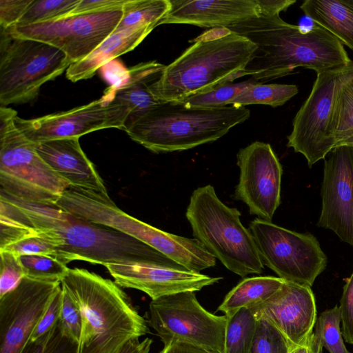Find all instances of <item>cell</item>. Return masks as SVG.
<instances>
[{
  "label": "cell",
  "mask_w": 353,
  "mask_h": 353,
  "mask_svg": "<svg viewBox=\"0 0 353 353\" xmlns=\"http://www.w3.org/2000/svg\"><path fill=\"white\" fill-rule=\"evenodd\" d=\"M41 159L70 186L109 196L105 183L94 164L83 151L79 138L34 143Z\"/></svg>",
  "instance_id": "obj_20"
},
{
  "label": "cell",
  "mask_w": 353,
  "mask_h": 353,
  "mask_svg": "<svg viewBox=\"0 0 353 353\" xmlns=\"http://www.w3.org/2000/svg\"><path fill=\"white\" fill-rule=\"evenodd\" d=\"M284 281L272 276L245 278L226 294L218 310L230 318L241 308H249L270 298Z\"/></svg>",
  "instance_id": "obj_24"
},
{
  "label": "cell",
  "mask_w": 353,
  "mask_h": 353,
  "mask_svg": "<svg viewBox=\"0 0 353 353\" xmlns=\"http://www.w3.org/2000/svg\"><path fill=\"white\" fill-rule=\"evenodd\" d=\"M241 215L238 209L221 201L210 184L193 191L185 212L194 239L228 270L244 278L261 274L264 265Z\"/></svg>",
  "instance_id": "obj_6"
},
{
  "label": "cell",
  "mask_w": 353,
  "mask_h": 353,
  "mask_svg": "<svg viewBox=\"0 0 353 353\" xmlns=\"http://www.w3.org/2000/svg\"><path fill=\"white\" fill-rule=\"evenodd\" d=\"M170 0H128L116 30L158 26L170 10Z\"/></svg>",
  "instance_id": "obj_25"
},
{
  "label": "cell",
  "mask_w": 353,
  "mask_h": 353,
  "mask_svg": "<svg viewBox=\"0 0 353 353\" xmlns=\"http://www.w3.org/2000/svg\"><path fill=\"white\" fill-rule=\"evenodd\" d=\"M263 265L285 281L312 287L325 269L327 256L317 239L259 218L249 225Z\"/></svg>",
  "instance_id": "obj_11"
},
{
  "label": "cell",
  "mask_w": 353,
  "mask_h": 353,
  "mask_svg": "<svg viewBox=\"0 0 353 353\" xmlns=\"http://www.w3.org/2000/svg\"><path fill=\"white\" fill-rule=\"evenodd\" d=\"M149 310L150 325L164 345L172 341H183L214 353H225L228 318L204 309L194 292H182L152 300Z\"/></svg>",
  "instance_id": "obj_10"
},
{
  "label": "cell",
  "mask_w": 353,
  "mask_h": 353,
  "mask_svg": "<svg viewBox=\"0 0 353 353\" xmlns=\"http://www.w3.org/2000/svg\"><path fill=\"white\" fill-rule=\"evenodd\" d=\"M22 353H77V344L63 334L58 321L46 334L30 341Z\"/></svg>",
  "instance_id": "obj_34"
},
{
  "label": "cell",
  "mask_w": 353,
  "mask_h": 353,
  "mask_svg": "<svg viewBox=\"0 0 353 353\" xmlns=\"http://www.w3.org/2000/svg\"><path fill=\"white\" fill-rule=\"evenodd\" d=\"M257 81L250 79L239 83H225L185 99L181 102L188 108H216L230 105L243 90Z\"/></svg>",
  "instance_id": "obj_28"
},
{
  "label": "cell",
  "mask_w": 353,
  "mask_h": 353,
  "mask_svg": "<svg viewBox=\"0 0 353 353\" xmlns=\"http://www.w3.org/2000/svg\"><path fill=\"white\" fill-rule=\"evenodd\" d=\"M165 66L157 61L140 63L128 69V79L121 86L112 87L114 97L126 105L130 112L128 119L163 103L154 95L152 84L159 79Z\"/></svg>",
  "instance_id": "obj_22"
},
{
  "label": "cell",
  "mask_w": 353,
  "mask_h": 353,
  "mask_svg": "<svg viewBox=\"0 0 353 353\" xmlns=\"http://www.w3.org/2000/svg\"><path fill=\"white\" fill-rule=\"evenodd\" d=\"M61 285L25 276L0 298V353H22Z\"/></svg>",
  "instance_id": "obj_15"
},
{
  "label": "cell",
  "mask_w": 353,
  "mask_h": 353,
  "mask_svg": "<svg viewBox=\"0 0 353 353\" xmlns=\"http://www.w3.org/2000/svg\"><path fill=\"white\" fill-rule=\"evenodd\" d=\"M343 145H353V136L340 141L339 143H338L336 144V146Z\"/></svg>",
  "instance_id": "obj_47"
},
{
  "label": "cell",
  "mask_w": 353,
  "mask_h": 353,
  "mask_svg": "<svg viewBox=\"0 0 353 353\" xmlns=\"http://www.w3.org/2000/svg\"><path fill=\"white\" fill-rule=\"evenodd\" d=\"M104 79L108 81L110 86L117 88L128 79L129 70L117 59L107 63L101 68Z\"/></svg>",
  "instance_id": "obj_41"
},
{
  "label": "cell",
  "mask_w": 353,
  "mask_h": 353,
  "mask_svg": "<svg viewBox=\"0 0 353 353\" xmlns=\"http://www.w3.org/2000/svg\"><path fill=\"white\" fill-rule=\"evenodd\" d=\"M61 284L82 316L77 353H119L128 341L148 333L144 318L114 281L69 268Z\"/></svg>",
  "instance_id": "obj_3"
},
{
  "label": "cell",
  "mask_w": 353,
  "mask_h": 353,
  "mask_svg": "<svg viewBox=\"0 0 353 353\" xmlns=\"http://www.w3.org/2000/svg\"><path fill=\"white\" fill-rule=\"evenodd\" d=\"M0 298L14 289L26 276L19 257L0 250Z\"/></svg>",
  "instance_id": "obj_35"
},
{
  "label": "cell",
  "mask_w": 353,
  "mask_h": 353,
  "mask_svg": "<svg viewBox=\"0 0 353 353\" xmlns=\"http://www.w3.org/2000/svg\"><path fill=\"white\" fill-rule=\"evenodd\" d=\"M224 28L257 46L243 72L257 82L288 75L299 67L317 74L352 61L341 41L318 24L303 34L280 14H261Z\"/></svg>",
  "instance_id": "obj_2"
},
{
  "label": "cell",
  "mask_w": 353,
  "mask_h": 353,
  "mask_svg": "<svg viewBox=\"0 0 353 353\" xmlns=\"http://www.w3.org/2000/svg\"><path fill=\"white\" fill-rule=\"evenodd\" d=\"M353 77V61L316 74L312 90L296 112L288 148L303 154L309 167L336 147V107L339 90Z\"/></svg>",
  "instance_id": "obj_9"
},
{
  "label": "cell",
  "mask_w": 353,
  "mask_h": 353,
  "mask_svg": "<svg viewBox=\"0 0 353 353\" xmlns=\"http://www.w3.org/2000/svg\"><path fill=\"white\" fill-rule=\"evenodd\" d=\"M298 92V87L294 84L256 82L243 90L230 105L245 107L261 104L276 108L284 105Z\"/></svg>",
  "instance_id": "obj_26"
},
{
  "label": "cell",
  "mask_w": 353,
  "mask_h": 353,
  "mask_svg": "<svg viewBox=\"0 0 353 353\" xmlns=\"http://www.w3.org/2000/svg\"><path fill=\"white\" fill-rule=\"evenodd\" d=\"M152 27L114 31L84 59L72 63L66 77L72 82L91 78L107 63L139 46L153 30Z\"/></svg>",
  "instance_id": "obj_21"
},
{
  "label": "cell",
  "mask_w": 353,
  "mask_h": 353,
  "mask_svg": "<svg viewBox=\"0 0 353 353\" xmlns=\"http://www.w3.org/2000/svg\"><path fill=\"white\" fill-rule=\"evenodd\" d=\"M250 117V111L243 106L188 108L163 102L128 119L123 130L153 152H172L216 141Z\"/></svg>",
  "instance_id": "obj_5"
},
{
  "label": "cell",
  "mask_w": 353,
  "mask_h": 353,
  "mask_svg": "<svg viewBox=\"0 0 353 353\" xmlns=\"http://www.w3.org/2000/svg\"><path fill=\"white\" fill-rule=\"evenodd\" d=\"M322 207L317 225L353 247V148H334L324 162Z\"/></svg>",
  "instance_id": "obj_16"
},
{
  "label": "cell",
  "mask_w": 353,
  "mask_h": 353,
  "mask_svg": "<svg viewBox=\"0 0 353 353\" xmlns=\"http://www.w3.org/2000/svg\"><path fill=\"white\" fill-rule=\"evenodd\" d=\"M127 1L128 0H80L77 7L70 15L98 12L121 8Z\"/></svg>",
  "instance_id": "obj_40"
},
{
  "label": "cell",
  "mask_w": 353,
  "mask_h": 353,
  "mask_svg": "<svg viewBox=\"0 0 353 353\" xmlns=\"http://www.w3.org/2000/svg\"><path fill=\"white\" fill-rule=\"evenodd\" d=\"M300 8L353 50V0H305Z\"/></svg>",
  "instance_id": "obj_23"
},
{
  "label": "cell",
  "mask_w": 353,
  "mask_h": 353,
  "mask_svg": "<svg viewBox=\"0 0 353 353\" xmlns=\"http://www.w3.org/2000/svg\"><path fill=\"white\" fill-rule=\"evenodd\" d=\"M152 343V340L145 338L140 341L136 338L128 341L119 353H149Z\"/></svg>",
  "instance_id": "obj_45"
},
{
  "label": "cell",
  "mask_w": 353,
  "mask_h": 353,
  "mask_svg": "<svg viewBox=\"0 0 353 353\" xmlns=\"http://www.w3.org/2000/svg\"><path fill=\"white\" fill-rule=\"evenodd\" d=\"M214 37L199 36L177 59L165 65L152 91L162 102L188 97L242 77L257 46L225 28Z\"/></svg>",
  "instance_id": "obj_4"
},
{
  "label": "cell",
  "mask_w": 353,
  "mask_h": 353,
  "mask_svg": "<svg viewBox=\"0 0 353 353\" xmlns=\"http://www.w3.org/2000/svg\"><path fill=\"white\" fill-rule=\"evenodd\" d=\"M105 267L118 285L141 290L152 300L182 292L199 291L223 279L182 267L140 263H109Z\"/></svg>",
  "instance_id": "obj_18"
},
{
  "label": "cell",
  "mask_w": 353,
  "mask_h": 353,
  "mask_svg": "<svg viewBox=\"0 0 353 353\" xmlns=\"http://www.w3.org/2000/svg\"><path fill=\"white\" fill-rule=\"evenodd\" d=\"M123 8L65 17L36 24L14 25L12 34L50 44L62 50L72 63L90 54L116 29Z\"/></svg>",
  "instance_id": "obj_13"
},
{
  "label": "cell",
  "mask_w": 353,
  "mask_h": 353,
  "mask_svg": "<svg viewBox=\"0 0 353 353\" xmlns=\"http://www.w3.org/2000/svg\"><path fill=\"white\" fill-rule=\"evenodd\" d=\"M323 348L313 332L304 342L293 347L289 353H323Z\"/></svg>",
  "instance_id": "obj_44"
},
{
  "label": "cell",
  "mask_w": 353,
  "mask_h": 353,
  "mask_svg": "<svg viewBox=\"0 0 353 353\" xmlns=\"http://www.w3.org/2000/svg\"><path fill=\"white\" fill-rule=\"evenodd\" d=\"M350 146H352L353 148V145H350Z\"/></svg>",
  "instance_id": "obj_48"
},
{
  "label": "cell",
  "mask_w": 353,
  "mask_h": 353,
  "mask_svg": "<svg viewBox=\"0 0 353 353\" xmlns=\"http://www.w3.org/2000/svg\"><path fill=\"white\" fill-rule=\"evenodd\" d=\"M292 347L270 321L257 318L249 353H289Z\"/></svg>",
  "instance_id": "obj_32"
},
{
  "label": "cell",
  "mask_w": 353,
  "mask_h": 353,
  "mask_svg": "<svg viewBox=\"0 0 353 353\" xmlns=\"http://www.w3.org/2000/svg\"><path fill=\"white\" fill-rule=\"evenodd\" d=\"M317 26L311 18L305 15L301 18L299 25H298L299 30L303 33L307 34L312 32Z\"/></svg>",
  "instance_id": "obj_46"
},
{
  "label": "cell",
  "mask_w": 353,
  "mask_h": 353,
  "mask_svg": "<svg viewBox=\"0 0 353 353\" xmlns=\"http://www.w3.org/2000/svg\"><path fill=\"white\" fill-rule=\"evenodd\" d=\"M59 321L63 334L78 345L81 335L82 316L79 309L64 290Z\"/></svg>",
  "instance_id": "obj_36"
},
{
  "label": "cell",
  "mask_w": 353,
  "mask_h": 353,
  "mask_svg": "<svg viewBox=\"0 0 353 353\" xmlns=\"http://www.w3.org/2000/svg\"><path fill=\"white\" fill-rule=\"evenodd\" d=\"M336 124L337 143L353 136V77L345 81L339 90L336 107Z\"/></svg>",
  "instance_id": "obj_33"
},
{
  "label": "cell",
  "mask_w": 353,
  "mask_h": 353,
  "mask_svg": "<svg viewBox=\"0 0 353 353\" xmlns=\"http://www.w3.org/2000/svg\"><path fill=\"white\" fill-rule=\"evenodd\" d=\"M71 64L60 49L0 28L1 106L32 101L44 83L55 79Z\"/></svg>",
  "instance_id": "obj_8"
},
{
  "label": "cell",
  "mask_w": 353,
  "mask_h": 353,
  "mask_svg": "<svg viewBox=\"0 0 353 353\" xmlns=\"http://www.w3.org/2000/svg\"><path fill=\"white\" fill-rule=\"evenodd\" d=\"M256 319L248 308H241L228 319L225 353H249Z\"/></svg>",
  "instance_id": "obj_27"
},
{
  "label": "cell",
  "mask_w": 353,
  "mask_h": 353,
  "mask_svg": "<svg viewBox=\"0 0 353 353\" xmlns=\"http://www.w3.org/2000/svg\"><path fill=\"white\" fill-rule=\"evenodd\" d=\"M239 183L234 197L246 204L250 214L272 222L281 203L282 165L272 146L254 141L236 155Z\"/></svg>",
  "instance_id": "obj_14"
},
{
  "label": "cell",
  "mask_w": 353,
  "mask_h": 353,
  "mask_svg": "<svg viewBox=\"0 0 353 353\" xmlns=\"http://www.w3.org/2000/svg\"><path fill=\"white\" fill-rule=\"evenodd\" d=\"M0 212L36 230L50 232L63 245L59 261L94 264L140 263L182 267L150 245L56 205L30 203L0 191ZM183 268V267H182Z\"/></svg>",
  "instance_id": "obj_1"
},
{
  "label": "cell",
  "mask_w": 353,
  "mask_h": 353,
  "mask_svg": "<svg viewBox=\"0 0 353 353\" xmlns=\"http://www.w3.org/2000/svg\"><path fill=\"white\" fill-rule=\"evenodd\" d=\"M80 0H33L16 25L26 26L68 16Z\"/></svg>",
  "instance_id": "obj_30"
},
{
  "label": "cell",
  "mask_w": 353,
  "mask_h": 353,
  "mask_svg": "<svg viewBox=\"0 0 353 353\" xmlns=\"http://www.w3.org/2000/svg\"><path fill=\"white\" fill-rule=\"evenodd\" d=\"M248 309L256 319L264 318L274 324L292 347L309 337L316 321L311 287L285 281L272 296Z\"/></svg>",
  "instance_id": "obj_17"
},
{
  "label": "cell",
  "mask_w": 353,
  "mask_h": 353,
  "mask_svg": "<svg viewBox=\"0 0 353 353\" xmlns=\"http://www.w3.org/2000/svg\"><path fill=\"white\" fill-rule=\"evenodd\" d=\"M170 10L159 21L201 28H224L261 15L256 0H170Z\"/></svg>",
  "instance_id": "obj_19"
},
{
  "label": "cell",
  "mask_w": 353,
  "mask_h": 353,
  "mask_svg": "<svg viewBox=\"0 0 353 353\" xmlns=\"http://www.w3.org/2000/svg\"><path fill=\"white\" fill-rule=\"evenodd\" d=\"M261 9V15L280 14L285 11L292 5L296 3L295 0H256Z\"/></svg>",
  "instance_id": "obj_42"
},
{
  "label": "cell",
  "mask_w": 353,
  "mask_h": 353,
  "mask_svg": "<svg viewBox=\"0 0 353 353\" xmlns=\"http://www.w3.org/2000/svg\"><path fill=\"white\" fill-rule=\"evenodd\" d=\"M33 0H0V28L16 25Z\"/></svg>",
  "instance_id": "obj_39"
},
{
  "label": "cell",
  "mask_w": 353,
  "mask_h": 353,
  "mask_svg": "<svg viewBox=\"0 0 353 353\" xmlns=\"http://www.w3.org/2000/svg\"><path fill=\"white\" fill-rule=\"evenodd\" d=\"M26 277L48 282H60L68 268L56 258L48 255L19 256Z\"/></svg>",
  "instance_id": "obj_31"
},
{
  "label": "cell",
  "mask_w": 353,
  "mask_h": 353,
  "mask_svg": "<svg viewBox=\"0 0 353 353\" xmlns=\"http://www.w3.org/2000/svg\"><path fill=\"white\" fill-rule=\"evenodd\" d=\"M17 116L14 110L0 107V191L22 201L55 205L70 185L19 130Z\"/></svg>",
  "instance_id": "obj_7"
},
{
  "label": "cell",
  "mask_w": 353,
  "mask_h": 353,
  "mask_svg": "<svg viewBox=\"0 0 353 353\" xmlns=\"http://www.w3.org/2000/svg\"><path fill=\"white\" fill-rule=\"evenodd\" d=\"M63 290L57 289L44 314L34 329L30 341H34L50 330L59 320L62 306Z\"/></svg>",
  "instance_id": "obj_38"
},
{
  "label": "cell",
  "mask_w": 353,
  "mask_h": 353,
  "mask_svg": "<svg viewBox=\"0 0 353 353\" xmlns=\"http://www.w3.org/2000/svg\"><path fill=\"white\" fill-rule=\"evenodd\" d=\"M130 112L114 95L111 86L99 99L73 109L41 117L24 119L17 116L19 130L34 143L68 138H79L92 132L124 129Z\"/></svg>",
  "instance_id": "obj_12"
},
{
  "label": "cell",
  "mask_w": 353,
  "mask_h": 353,
  "mask_svg": "<svg viewBox=\"0 0 353 353\" xmlns=\"http://www.w3.org/2000/svg\"><path fill=\"white\" fill-rule=\"evenodd\" d=\"M345 281L339 306L341 332L345 342L353 345V272Z\"/></svg>",
  "instance_id": "obj_37"
},
{
  "label": "cell",
  "mask_w": 353,
  "mask_h": 353,
  "mask_svg": "<svg viewBox=\"0 0 353 353\" xmlns=\"http://www.w3.org/2000/svg\"><path fill=\"white\" fill-rule=\"evenodd\" d=\"M160 353H214L183 341H172Z\"/></svg>",
  "instance_id": "obj_43"
},
{
  "label": "cell",
  "mask_w": 353,
  "mask_h": 353,
  "mask_svg": "<svg viewBox=\"0 0 353 353\" xmlns=\"http://www.w3.org/2000/svg\"><path fill=\"white\" fill-rule=\"evenodd\" d=\"M339 306L327 309L316 319L314 334L329 353H351L343 342Z\"/></svg>",
  "instance_id": "obj_29"
}]
</instances>
